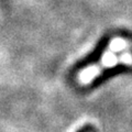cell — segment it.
I'll use <instances>...</instances> for the list:
<instances>
[{
	"label": "cell",
	"mask_w": 132,
	"mask_h": 132,
	"mask_svg": "<svg viewBox=\"0 0 132 132\" xmlns=\"http://www.w3.org/2000/svg\"><path fill=\"white\" fill-rule=\"evenodd\" d=\"M113 50L112 48H108V51H106L104 53V55L101 57V61L98 65H94L90 66L88 68H85L84 71L80 74V80L85 84L90 82L93 80V78H95L96 76H98L100 74L102 68H108V67H113L118 64V61H120V57L116 56V54H113Z\"/></svg>",
	"instance_id": "1"
},
{
	"label": "cell",
	"mask_w": 132,
	"mask_h": 132,
	"mask_svg": "<svg viewBox=\"0 0 132 132\" xmlns=\"http://www.w3.org/2000/svg\"><path fill=\"white\" fill-rule=\"evenodd\" d=\"M120 61L121 63L127 64V65H132V55L129 53H125L120 56Z\"/></svg>",
	"instance_id": "3"
},
{
	"label": "cell",
	"mask_w": 132,
	"mask_h": 132,
	"mask_svg": "<svg viewBox=\"0 0 132 132\" xmlns=\"http://www.w3.org/2000/svg\"><path fill=\"white\" fill-rule=\"evenodd\" d=\"M109 47L112 48L114 52H118V51H122L128 47V42L126 40H123L121 38H116V39H112L111 42L109 44Z\"/></svg>",
	"instance_id": "2"
}]
</instances>
